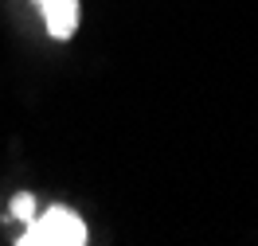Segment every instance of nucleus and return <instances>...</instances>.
Masks as SVG:
<instances>
[{"label": "nucleus", "mask_w": 258, "mask_h": 246, "mask_svg": "<svg viewBox=\"0 0 258 246\" xmlns=\"http://www.w3.org/2000/svg\"><path fill=\"white\" fill-rule=\"evenodd\" d=\"M20 246H82L86 242V223L71 207H47L35 215L28 230L16 238Z\"/></svg>", "instance_id": "1"}, {"label": "nucleus", "mask_w": 258, "mask_h": 246, "mask_svg": "<svg viewBox=\"0 0 258 246\" xmlns=\"http://www.w3.org/2000/svg\"><path fill=\"white\" fill-rule=\"evenodd\" d=\"M12 215H16V219H24V223H32V219H35V199L28 196V192H24V196H16V199H12Z\"/></svg>", "instance_id": "3"}, {"label": "nucleus", "mask_w": 258, "mask_h": 246, "mask_svg": "<svg viewBox=\"0 0 258 246\" xmlns=\"http://www.w3.org/2000/svg\"><path fill=\"white\" fill-rule=\"evenodd\" d=\"M51 39H71L79 32V0H35Z\"/></svg>", "instance_id": "2"}]
</instances>
